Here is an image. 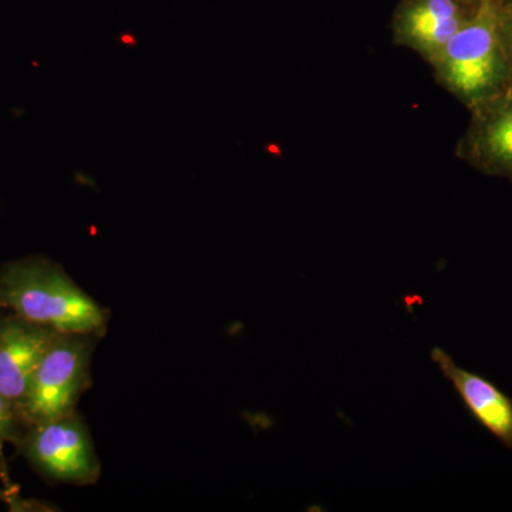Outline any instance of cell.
Instances as JSON below:
<instances>
[{"label": "cell", "instance_id": "4fadbf2b", "mask_svg": "<svg viewBox=\"0 0 512 512\" xmlns=\"http://www.w3.org/2000/svg\"><path fill=\"white\" fill-rule=\"evenodd\" d=\"M503 2H508V0H503Z\"/></svg>", "mask_w": 512, "mask_h": 512}, {"label": "cell", "instance_id": "52a82bcc", "mask_svg": "<svg viewBox=\"0 0 512 512\" xmlns=\"http://www.w3.org/2000/svg\"><path fill=\"white\" fill-rule=\"evenodd\" d=\"M59 335L15 313H0V393L16 409L20 410L37 365Z\"/></svg>", "mask_w": 512, "mask_h": 512}, {"label": "cell", "instance_id": "8992f818", "mask_svg": "<svg viewBox=\"0 0 512 512\" xmlns=\"http://www.w3.org/2000/svg\"><path fill=\"white\" fill-rule=\"evenodd\" d=\"M477 8L458 0H399L390 22L393 43L430 64Z\"/></svg>", "mask_w": 512, "mask_h": 512}, {"label": "cell", "instance_id": "8fae6325", "mask_svg": "<svg viewBox=\"0 0 512 512\" xmlns=\"http://www.w3.org/2000/svg\"><path fill=\"white\" fill-rule=\"evenodd\" d=\"M458 2H463L468 6H474V8H477V6L483 5L487 0H458Z\"/></svg>", "mask_w": 512, "mask_h": 512}, {"label": "cell", "instance_id": "5b68a950", "mask_svg": "<svg viewBox=\"0 0 512 512\" xmlns=\"http://www.w3.org/2000/svg\"><path fill=\"white\" fill-rule=\"evenodd\" d=\"M470 111L456 156L488 177L512 184V84Z\"/></svg>", "mask_w": 512, "mask_h": 512}, {"label": "cell", "instance_id": "ba28073f", "mask_svg": "<svg viewBox=\"0 0 512 512\" xmlns=\"http://www.w3.org/2000/svg\"><path fill=\"white\" fill-rule=\"evenodd\" d=\"M431 360L473 414L474 419L508 448H512V402L493 383L468 372L454 362L446 350L433 348Z\"/></svg>", "mask_w": 512, "mask_h": 512}, {"label": "cell", "instance_id": "3957f363", "mask_svg": "<svg viewBox=\"0 0 512 512\" xmlns=\"http://www.w3.org/2000/svg\"><path fill=\"white\" fill-rule=\"evenodd\" d=\"M99 339L90 333L57 336L37 365L20 406L26 429L76 412L90 386L93 350Z\"/></svg>", "mask_w": 512, "mask_h": 512}, {"label": "cell", "instance_id": "30bf717a", "mask_svg": "<svg viewBox=\"0 0 512 512\" xmlns=\"http://www.w3.org/2000/svg\"><path fill=\"white\" fill-rule=\"evenodd\" d=\"M500 37L503 43L505 57L510 67L512 84V0L501 3L500 9Z\"/></svg>", "mask_w": 512, "mask_h": 512}, {"label": "cell", "instance_id": "7a4b0ae2", "mask_svg": "<svg viewBox=\"0 0 512 512\" xmlns=\"http://www.w3.org/2000/svg\"><path fill=\"white\" fill-rule=\"evenodd\" d=\"M503 0L478 6L430 63L434 80L467 110L511 86L510 67L500 37Z\"/></svg>", "mask_w": 512, "mask_h": 512}, {"label": "cell", "instance_id": "5bb4252c", "mask_svg": "<svg viewBox=\"0 0 512 512\" xmlns=\"http://www.w3.org/2000/svg\"><path fill=\"white\" fill-rule=\"evenodd\" d=\"M2 312H3L2 309H0V313H2Z\"/></svg>", "mask_w": 512, "mask_h": 512}, {"label": "cell", "instance_id": "9c48e42d", "mask_svg": "<svg viewBox=\"0 0 512 512\" xmlns=\"http://www.w3.org/2000/svg\"><path fill=\"white\" fill-rule=\"evenodd\" d=\"M26 427L20 419L19 410L15 404L0 393V471L8 481V468H6L5 448L8 444L18 447Z\"/></svg>", "mask_w": 512, "mask_h": 512}, {"label": "cell", "instance_id": "6da1fadb", "mask_svg": "<svg viewBox=\"0 0 512 512\" xmlns=\"http://www.w3.org/2000/svg\"><path fill=\"white\" fill-rule=\"evenodd\" d=\"M0 309L59 333L100 338L110 318L109 309L45 256H26L0 266Z\"/></svg>", "mask_w": 512, "mask_h": 512}, {"label": "cell", "instance_id": "277c9868", "mask_svg": "<svg viewBox=\"0 0 512 512\" xmlns=\"http://www.w3.org/2000/svg\"><path fill=\"white\" fill-rule=\"evenodd\" d=\"M16 448L37 474L52 483L89 485L99 480L100 460L77 410L29 427Z\"/></svg>", "mask_w": 512, "mask_h": 512}, {"label": "cell", "instance_id": "7c38bea8", "mask_svg": "<svg viewBox=\"0 0 512 512\" xmlns=\"http://www.w3.org/2000/svg\"><path fill=\"white\" fill-rule=\"evenodd\" d=\"M0 478H2V480L5 481V483H8V481H6V478L3 477L2 471H0Z\"/></svg>", "mask_w": 512, "mask_h": 512}]
</instances>
